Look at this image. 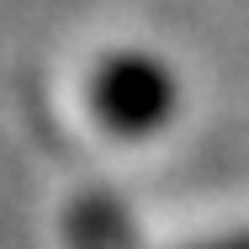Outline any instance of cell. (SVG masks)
Returning <instances> with one entry per match:
<instances>
[{
	"label": "cell",
	"mask_w": 249,
	"mask_h": 249,
	"mask_svg": "<svg viewBox=\"0 0 249 249\" xmlns=\"http://www.w3.org/2000/svg\"><path fill=\"white\" fill-rule=\"evenodd\" d=\"M90 106L117 138H149L175 117L180 80L154 53H117L90 80Z\"/></svg>",
	"instance_id": "obj_1"
},
{
	"label": "cell",
	"mask_w": 249,
	"mask_h": 249,
	"mask_svg": "<svg viewBox=\"0 0 249 249\" xmlns=\"http://www.w3.org/2000/svg\"><path fill=\"white\" fill-rule=\"evenodd\" d=\"M74 239L80 249H122L127 244V223L111 201H85L80 217H74Z\"/></svg>",
	"instance_id": "obj_2"
},
{
	"label": "cell",
	"mask_w": 249,
	"mask_h": 249,
	"mask_svg": "<svg viewBox=\"0 0 249 249\" xmlns=\"http://www.w3.org/2000/svg\"><path fill=\"white\" fill-rule=\"evenodd\" d=\"M196 249H249V233H228V239H212V244H196Z\"/></svg>",
	"instance_id": "obj_3"
}]
</instances>
